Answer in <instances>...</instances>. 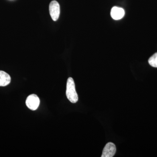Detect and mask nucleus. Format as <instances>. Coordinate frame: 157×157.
Here are the masks:
<instances>
[{
	"instance_id": "nucleus-1",
	"label": "nucleus",
	"mask_w": 157,
	"mask_h": 157,
	"mask_svg": "<svg viewBox=\"0 0 157 157\" xmlns=\"http://www.w3.org/2000/svg\"><path fill=\"white\" fill-rule=\"evenodd\" d=\"M66 95L71 103L74 104L78 101V96L76 90L75 82L71 77H69L67 81Z\"/></svg>"
},
{
	"instance_id": "nucleus-2",
	"label": "nucleus",
	"mask_w": 157,
	"mask_h": 157,
	"mask_svg": "<svg viewBox=\"0 0 157 157\" xmlns=\"http://www.w3.org/2000/svg\"><path fill=\"white\" fill-rule=\"evenodd\" d=\"M49 11L51 17L54 21H56L58 19L60 15V6L56 1L51 2L49 6Z\"/></svg>"
},
{
	"instance_id": "nucleus-4",
	"label": "nucleus",
	"mask_w": 157,
	"mask_h": 157,
	"mask_svg": "<svg viewBox=\"0 0 157 157\" xmlns=\"http://www.w3.org/2000/svg\"><path fill=\"white\" fill-rule=\"evenodd\" d=\"M116 152V147L115 144L112 142L107 144L103 150L101 157H113Z\"/></svg>"
},
{
	"instance_id": "nucleus-5",
	"label": "nucleus",
	"mask_w": 157,
	"mask_h": 157,
	"mask_svg": "<svg viewBox=\"0 0 157 157\" xmlns=\"http://www.w3.org/2000/svg\"><path fill=\"white\" fill-rule=\"evenodd\" d=\"M125 11L122 8L114 7L111 9L110 15L113 19L118 20L122 18L124 16Z\"/></svg>"
},
{
	"instance_id": "nucleus-3",
	"label": "nucleus",
	"mask_w": 157,
	"mask_h": 157,
	"mask_svg": "<svg viewBox=\"0 0 157 157\" xmlns=\"http://www.w3.org/2000/svg\"><path fill=\"white\" fill-rule=\"evenodd\" d=\"M40 104V100L39 97L36 94H33L27 98L26 104L29 109L32 110L37 109Z\"/></svg>"
},
{
	"instance_id": "nucleus-7",
	"label": "nucleus",
	"mask_w": 157,
	"mask_h": 157,
	"mask_svg": "<svg viewBox=\"0 0 157 157\" xmlns=\"http://www.w3.org/2000/svg\"><path fill=\"white\" fill-rule=\"evenodd\" d=\"M148 63L151 67L157 68V52L150 58Z\"/></svg>"
},
{
	"instance_id": "nucleus-6",
	"label": "nucleus",
	"mask_w": 157,
	"mask_h": 157,
	"mask_svg": "<svg viewBox=\"0 0 157 157\" xmlns=\"http://www.w3.org/2000/svg\"><path fill=\"white\" fill-rule=\"evenodd\" d=\"M11 78L6 72L0 70V86H5L10 83Z\"/></svg>"
}]
</instances>
